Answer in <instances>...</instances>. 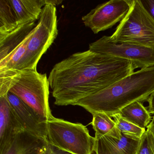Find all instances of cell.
<instances>
[{
	"label": "cell",
	"mask_w": 154,
	"mask_h": 154,
	"mask_svg": "<svg viewBox=\"0 0 154 154\" xmlns=\"http://www.w3.org/2000/svg\"><path fill=\"white\" fill-rule=\"evenodd\" d=\"M128 60L93 52H78L56 64L48 77L54 104L75 105L134 72Z\"/></svg>",
	"instance_id": "cell-1"
},
{
	"label": "cell",
	"mask_w": 154,
	"mask_h": 154,
	"mask_svg": "<svg viewBox=\"0 0 154 154\" xmlns=\"http://www.w3.org/2000/svg\"><path fill=\"white\" fill-rule=\"evenodd\" d=\"M154 91V66L124 77L98 92L79 100L75 105L90 113L103 112L111 117L129 104L146 101Z\"/></svg>",
	"instance_id": "cell-2"
},
{
	"label": "cell",
	"mask_w": 154,
	"mask_h": 154,
	"mask_svg": "<svg viewBox=\"0 0 154 154\" xmlns=\"http://www.w3.org/2000/svg\"><path fill=\"white\" fill-rule=\"evenodd\" d=\"M49 83L46 74L37 68L17 70L10 91L19 97L45 121L53 117L49 104Z\"/></svg>",
	"instance_id": "cell-3"
},
{
	"label": "cell",
	"mask_w": 154,
	"mask_h": 154,
	"mask_svg": "<svg viewBox=\"0 0 154 154\" xmlns=\"http://www.w3.org/2000/svg\"><path fill=\"white\" fill-rule=\"evenodd\" d=\"M47 140L50 145L72 154H93L95 140L86 126L51 117L47 122Z\"/></svg>",
	"instance_id": "cell-4"
},
{
	"label": "cell",
	"mask_w": 154,
	"mask_h": 154,
	"mask_svg": "<svg viewBox=\"0 0 154 154\" xmlns=\"http://www.w3.org/2000/svg\"><path fill=\"white\" fill-rule=\"evenodd\" d=\"M109 39L154 48V20L141 3L133 0L130 8Z\"/></svg>",
	"instance_id": "cell-5"
},
{
	"label": "cell",
	"mask_w": 154,
	"mask_h": 154,
	"mask_svg": "<svg viewBox=\"0 0 154 154\" xmlns=\"http://www.w3.org/2000/svg\"><path fill=\"white\" fill-rule=\"evenodd\" d=\"M56 6L46 4L33 29L28 43L26 52L17 70L37 68L42 56L52 45L58 35Z\"/></svg>",
	"instance_id": "cell-6"
},
{
	"label": "cell",
	"mask_w": 154,
	"mask_h": 154,
	"mask_svg": "<svg viewBox=\"0 0 154 154\" xmlns=\"http://www.w3.org/2000/svg\"><path fill=\"white\" fill-rule=\"evenodd\" d=\"M89 50L128 60L136 68L154 66V48L131 43H114L108 36H103L89 45Z\"/></svg>",
	"instance_id": "cell-7"
},
{
	"label": "cell",
	"mask_w": 154,
	"mask_h": 154,
	"mask_svg": "<svg viewBox=\"0 0 154 154\" xmlns=\"http://www.w3.org/2000/svg\"><path fill=\"white\" fill-rule=\"evenodd\" d=\"M133 0H111L100 4L82 18L85 26L98 34L112 27L125 17Z\"/></svg>",
	"instance_id": "cell-8"
},
{
	"label": "cell",
	"mask_w": 154,
	"mask_h": 154,
	"mask_svg": "<svg viewBox=\"0 0 154 154\" xmlns=\"http://www.w3.org/2000/svg\"><path fill=\"white\" fill-rule=\"evenodd\" d=\"M7 96L24 130L33 136L47 140V122L14 94L9 92Z\"/></svg>",
	"instance_id": "cell-9"
},
{
	"label": "cell",
	"mask_w": 154,
	"mask_h": 154,
	"mask_svg": "<svg viewBox=\"0 0 154 154\" xmlns=\"http://www.w3.org/2000/svg\"><path fill=\"white\" fill-rule=\"evenodd\" d=\"M50 146L46 140L23 131L8 145L0 149V154H46Z\"/></svg>",
	"instance_id": "cell-10"
},
{
	"label": "cell",
	"mask_w": 154,
	"mask_h": 154,
	"mask_svg": "<svg viewBox=\"0 0 154 154\" xmlns=\"http://www.w3.org/2000/svg\"><path fill=\"white\" fill-rule=\"evenodd\" d=\"M23 131L7 95L0 96V149L8 145Z\"/></svg>",
	"instance_id": "cell-11"
},
{
	"label": "cell",
	"mask_w": 154,
	"mask_h": 154,
	"mask_svg": "<svg viewBox=\"0 0 154 154\" xmlns=\"http://www.w3.org/2000/svg\"><path fill=\"white\" fill-rule=\"evenodd\" d=\"M95 140V154H136L140 142L123 135L120 139L105 136Z\"/></svg>",
	"instance_id": "cell-12"
},
{
	"label": "cell",
	"mask_w": 154,
	"mask_h": 154,
	"mask_svg": "<svg viewBox=\"0 0 154 154\" xmlns=\"http://www.w3.org/2000/svg\"><path fill=\"white\" fill-rule=\"evenodd\" d=\"M31 22L19 26L14 31L0 34V63L6 60L29 35L36 26Z\"/></svg>",
	"instance_id": "cell-13"
},
{
	"label": "cell",
	"mask_w": 154,
	"mask_h": 154,
	"mask_svg": "<svg viewBox=\"0 0 154 154\" xmlns=\"http://www.w3.org/2000/svg\"><path fill=\"white\" fill-rule=\"evenodd\" d=\"M16 14L18 26L39 19L46 0H9Z\"/></svg>",
	"instance_id": "cell-14"
},
{
	"label": "cell",
	"mask_w": 154,
	"mask_h": 154,
	"mask_svg": "<svg viewBox=\"0 0 154 154\" xmlns=\"http://www.w3.org/2000/svg\"><path fill=\"white\" fill-rule=\"evenodd\" d=\"M91 114L93 116L91 124L95 131V139L105 136L121 138L122 135L111 116L103 112H93Z\"/></svg>",
	"instance_id": "cell-15"
},
{
	"label": "cell",
	"mask_w": 154,
	"mask_h": 154,
	"mask_svg": "<svg viewBox=\"0 0 154 154\" xmlns=\"http://www.w3.org/2000/svg\"><path fill=\"white\" fill-rule=\"evenodd\" d=\"M119 113L123 119L142 128H146L152 120L150 113L141 102L129 104Z\"/></svg>",
	"instance_id": "cell-16"
},
{
	"label": "cell",
	"mask_w": 154,
	"mask_h": 154,
	"mask_svg": "<svg viewBox=\"0 0 154 154\" xmlns=\"http://www.w3.org/2000/svg\"><path fill=\"white\" fill-rule=\"evenodd\" d=\"M18 26L16 14L9 0H1L0 34L10 33Z\"/></svg>",
	"instance_id": "cell-17"
},
{
	"label": "cell",
	"mask_w": 154,
	"mask_h": 154,
	"mask_svg": "<svg viewBox=\"0 0 154 154\" xmlns=\"http://www.w3.org/2000/svg\"><path fill=\"white\" fill-rule=\"evenodd\" d=\"M114 119L117 128L123 136L133 139L140 140L146 132V129L140 128L123 119L119 113L111 116Z\"/></svg>",
	"instance_id": "cell-18"
},
{
	"label": "cell",
	"mask_w": 154,
	"mask_h": 154,
	"mask_svg": "<svg viewBox=\"0 0 154 154\" xmlns=\"http://www.w3.org/2000/svg\"><path fill=\"white\" fill-rule=\"evenodd\" d=\"M16 72L17 70L0 71V96L7 95L10 91Z\"/></svg>",
	"instance_id": "cell-19"
},
{
	"label": "cell",
	"mask_w": 154,
	"mask_h": 154,
	"mask_svg": "<svg viewBox=\"0 0 154 154\" xmlns=\"http://www.w3.org/2000/svg\"><path fill=\"white\" fill-rule=\"evenodd\" d=\"M136 154H154V138L147 130L140 140Z\"/></svg>",
	"instance_id": "cell-20"
},
{
	"label": "cell",
	"mask_w": 154,
	"mask_h": 154,
	"mask_svg": "<svg viewBox=\"0 0 154 154\" xmlns=\"http://www.w3.org/2000/svg\"><path fill=\"white\" fill-rule=\"evenodd\" d=\"M141 2L154 20V0H141Z\"/></svg>",
	"instance_id": "cell-21"
},
{
	"label": "cell",
	"mask_w": 154,
	"mask_h": 154,
	"mask_svg": "<svg viewBox=\"0 0 154 154\" xmlns=\"http://www.w3.org/2000/svg\"><path fill=\"white\" fill-rule=\"evenodd\" d=\"M148 102L149 112L151 114H154V91H153L149 95L147 100Z\"/></svg>",
	"instance_id": "cell-22"
},
{
	"label": "cell",
	"mask_w": 154,
	"mask_h": 154,
	"mask_svg": "<svg viewBox=\"0 0 154 154\" xmlns=\"http://www.w3.org/2000/svg\"><path fill=\"white\" fill-rule=\"evenodd\" d=\"M46 154H72L68 152H66L63 150H61L53 146H50V149L48 151L47 153Z\"/></svg>",
	"instance_id": "cell-23"
},
{
	"label": "cell",
	"mask_w": 154,
	"mask_h": 154,
	"mask_svg": "<svg viewBox=\"0 0 154 154\" xmlns=\"http://www.w3.org/2000/svg\"><path fill=\"white\" fill-rule=\"evenodd\" d=\"M146 128V130L151 134L154 140V116Z\"/></svg>",
	"instance_id": "cell-24"
},
{
	"label": "cell",
	"mask_w": 154,
	"mask_h": 154,
	"mask_svg": "<svg viewBox=\"0 0 154 154\" xmlns=\"http://www.w3.org/2000/svg\"><path fill=\"white\" fill-rule=\"evenodd\" d=\"M63 2L62 1H53V0H46V4H51V5H54L56 6V5H59L61 4Z\"/></svg>",
	"instance_id": "cell-25"
}]
</instances>
